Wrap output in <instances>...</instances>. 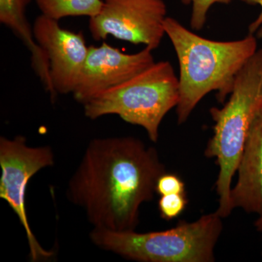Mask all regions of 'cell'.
<instances>
[{
    "mask_svg": "<svg viewBox=\"0 0 262 262\" xmlns=\"http://www.w3.org/2000/svg\"><path fill=\"white\" fill-rule=\"evenodd\" d=\"M166 173L155 148L133 136L90 141L71 177L67 196L82 208L94 228L136 230L143 203L156 192Z\"/></svg>",
    "mask_w": 262,
    "mask_h": 262,
    "instance_id": "6da1fadb",
    "label": "cell"
},
{
    "mask_svg": "<svg viewBox=\"0 0 262 262\" xmlns=\"http://www.w3.org/2000/svg\"><path fill=\"white\" fill-rule=\"evenodd\" d=\"M164 27L178 58L179 101L176 108L177 121L182 125L212 91L216 92L220 103H225L236 76L257 51V40L250 34L238 40H211L168 16Z\"/></svg>",
    "mask_w": 262,
    "mask_h": 262,
    "instance_id": "7a4b0ae2",
    "label": "cell"
},
{
    "mask_svg": "<svg viewBox=\"0 0 262 262\" xmlns=\"http://www.w3.org/2000/svg\"><path fill=\"white\" fill-rule=\"evenodd\" d=\"M229 96L222 108L210 110L215 124L205 150L207 158H215L220 168L215 182L216 212L223 219L233 211L230 201L232 179L250 127L262 108V49L257 50L239 71Z\"/></svg>",
    "mask_w": 262,
    "mask_h": 262,
    "instance_id": "3957f363",
    "label": "cell"
},
{
    "mask_svg": "<svg viewBox=\"0 0 262 262\" xmlns=\"http://www.w3.org/2000/svg\"><path fill=\"white\" fill-rule=\"evenodd\" d=\"M222 219L215 211L193 222L183 221L171 229L144 233L94 228L90 238L101 249L131 261L213 262Z\"/></svg>",
    "mask_w": 262,
    "mask_h": 262,
    "instance_id": "277c9868",
    "label": "cell"
},
{
    "mask_svg": "<svg viewBox=\"0 0 262 262\" xmlns=\"http://www.w3.org/2000/svg\"><path fill=\"white\" fill-rule=\"evenodd\" d=\"M179 101V80L169 61L155 62L144 72L105 91L83 104L85 117L96 120L118 115L139 125L152 142H158L164 117Z\"/></svg>",
    "mask_w": 262,
    "mask_h": 262,
    "instance_id": "5b68a950",
    "label": "cell"
},
{
    "mask_svg": "<svg viewBox=\"0 0 262 262\" xmlns=\"http://www.w3.org/2000/svg\"><path fill=\"white\" fill-rule=\"evenodd\" d=\"M54 163V154L49 146H29L23 136L0 137V198L8 203L24 227L32 261L49 259L54 252L45 249L33 233L26 206L27 186L39 170Z\"/></svg>",
    "mask_w": 262,
    "mask_h": 262,
    "instance_id": "8992f818",
    "label": "cell"
},
{
    "mask_svg": "<svg viewBox=\"0 0 262 262\" xmlns=\"http://www.w3.org/2000/svg\"><path fill=\"white\" fill-rule=\"evenodd\" d=\"M102 9L90 18L89 31L95 40L108 36L151 51L165 35L167 6L163 0H103Z\"/></svg>",
    "mask_w": 262,
    "mask_h": 262,
    "instance_id": "52a82bcc",
    "label": "cell"
},
{
    "mask_svg": "<svg viewBox=\"0 0 262 262\" xmlns=\"http://www.w3.org/2000/svg\"><path fill=\"white\" fill-rule=\"evenodd\" d=\"M151 50L122 53L103 42L90 46L87 58L74 90V98L82 105L108 90L130 80L155 63Z\"/></svg>",
    "mask_w": 262,
    "mask_h": 262,
    "instance_id": "ba28073f",
    "label": "cell"
},
{
    "mask_svg": "<svg viewBox=\"0 0 262 262\" xmlns=\"http://www.w3.org/2000/svg\"><path fill=\"white\" fill-rule=\"evenodd\" d=\"M58 21L41 14L32 26L36 42L48 57L57 96L73 93L89 50L82 32L62 28Z\"/></svg>",
    "mask_w": 262,
    "mask_h": 262,
    "instance_id": "9c48e42d",
    "label": "cell"
},
{
    "mask_svg": "<svg viewBox=\"0 0 262 262\" xmlns=\"http://www.w3.org/2000/svg\"><path fill=\"white\" fill-rule=\"evenodd\" d=\"M230 194L232 209L262 215V108L251 124Z\"/></svg>",
    "mask_w": 262,
    "mask_h": 262,
    "instance_id": "30bf717a",
    "label": "cell"
},
{
    "mask_svg": "<svg viewBox=\"0 0 262 262\" xmlns=\"http://www.w3.org/2000/svg\"><path fill=\"white\" fill-rule=\"evenodd\" d=\"M42 15L59 20L66 17L96 16L102 9L103 0H35Z\"/></svg>",
    "mask_w": 262,
    "mask_h": 262,
    "instance_id": "8fae6325",
    "label": "cell"
},
{
    "mask_svg": "<svg viewBox=\"0 0 262 262\" xmlns=\"http://www.w3.org/2000/svg\"><path fill=\"white\" fill-rule=\"evenodd\" d=\"M187 203L186 194H171L161 196L158 202L160 216L167 221L177 218L185 210Z\"/></svg>",
    "mask_w": 262,
    "mask_h": 262,
    "instance_id": "7c38bea8",
    "label": "cell"
},
{
    "mask_svg": "<svg viewBox=\"0 0 262 262\" xmlns=\"http://www.w3.org/2000/svg\"><path fill=\"white\" fill-rule=\"evenodd\" d=\"M232 1V0H182V3L186 5L192 4L191 28L194 31H200L203 29L206 23L207 15L212 5L215 3L228 4Z\"/></svg>",
    "mask_w": 262,
    "mask_h": 262,
    "instance_id": "4fadbf2b",
    "label": "cell"
},
{
    "mask_svg": "<svg viewBox=\"0 0 262 262\" xmlns=\"http://www.w3.org/2000/svg\"><path fill=\"white\" fill-rule=\"evenodd\" d=\"M156 193L160 196L171 194H186L185 184L178 176L166 172L158 179Z\"/></svg>",
    "mask_w": 262,
    "mask_h": 262,
    "instance_id": "5bb4252c",
    "label": "cell"
},
{
    "mask_svg": "<svg viewBox=\"0 0 262 262\" xmlns=\"http://www.w3.org/2000/svg\"><path fill=\"white\" fill-rule=\"evenodd\" d=\"M249 4H257L261 7V12L256 20L248 27V32L250 34H256V37L262 39V0H241Z\"/></svg>",
    "mask_w": 262,
    "mask_h": 262,
    "instance_id": "9a60e30c",
    "label": "cell"
},
{
    "mask_svg": "<svg viewBox=\"0 0 262 262\" xmlns=\"http://www.w3.org/2000/svg\"><path fill=\"white\" fill-rule=\"evenodd\" d=\"M254 227L258 232H262V215H258L257 220L254 222Z\"/></svg>",
    "mask_w": 262,
    "mask_h": 262,
    "instance_id": "2e32d148",
    "label": "cell"
}]
</instances>
